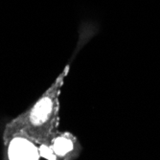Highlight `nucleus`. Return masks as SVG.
Instances as JSON below:
<instances>
[{
    "instance_id": "nucleus-1",
    "label": "nucleus",
    "mask_w": 160,
    "mask_h": 160,
    "mask_svg": "<svg viewBox=\"0 0 160 160\" xmlns=\"http://www.w3.org/2000/svg\"><path fill=\"white\" fill-rule=\"evenodd\" d=\"M69 69L68 64L30 108L6 125L3 136L23 132L38 142H47L59 132L60 95Z\"/></svg>"
},
{
    "instance_id": "nucleus-2",
    "label": "nucleus",
    "mask_w": 160,
    "mask_h": 160,
    "mask_svg": "<svg viewBox=\"0 0 160 160\" xmlns=\"http://www.w3.org/2000/svg\"><path fill=\"white\" fill-rule=\"evenodd\" d=\"M4 156L10 160H39V142L23 132L3 136Z\"/></svg>"
},
{
    "instance_id": "nucleus-3",
    "label": "nucleus",
    "mask_w": 160,
    "mask_h": 160,
    "mask_svg": "<svg viewBox=\"0 0 160 160\" xmlns=\"http://www.w3.org/2000/svg\"><path fill=\"white\" fill-rule=\"evenodd\" d=\"M46 143H48L57 160L75 159L81 152V145L78 139L69 132H56Z\"/></svg>"
}]
</instances>
